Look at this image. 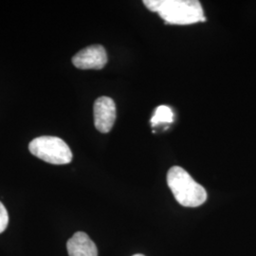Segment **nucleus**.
<instances>
[{"label": "nucleus", "mask_w": 256, "mask_h": 256, "mask_svg": "<svg viewBox=\"0 0 256 256\" xmlns=\"http://www.w3.org/2000/svg\"><path fill=\"white\" fill-rule=\"evenodd\" d=\"M144 4L167 24L191 25L205 21L202 4L196 0H144Z\"/></svg>", "instance_id": "nucleus-1"}, {"label": "nucleus", "mask_w": 256, "mask_h": 256, "mask_svg": "<svg viewBox=\"0 0 256 256\" xmlns=\"http://www.w3.org/2000/svg\"><path fill=\"white\" fill-rule=\"evenodd\" d=\"M167 184L176 200L184 207L196 208L207 200V192L190 174L180 166H173L167 173Z\"/></svg>", "instance_id": "nucleus-2"}, {"label": "nucleus", "mask_w": 256, "mask_h": 256, "mask_svg": "<svg viewBox=\"0 0 256 256\" xmlns=\"http://www.w3.org/2000/svg\"><path fill=\"white\" fill-rule=\"evenodd\" d=\"M28 150L32 155L50 164H68L72 160L70 148L58 137L36 138L30 142Z\"/></svg>", "instance_id": "nucleus-3"}, {"label": "nucleus", "mask_w": 256, "mask_h": 256, "mask_svg": "<svg viewBox=\"0 0 256 256\" xmlns=\"http://www.w3.org/2000/svg\"><path fill=\"white\" fill-rule=\"evenodd\" d=\"M94 124L101 133H108L116 120V106L114 101L106 96L98 98L93 106Z\"/></svg>", "instance_id": "nucleus-4"}, {"label": "nucleus", "mask_w": 256, "mask_h": 256, "mask_svg": "<svg viewBox=\"0 0 256 256\" xmlns=\"http://www.w3.org/2000/svg\"><path fill=\"white\" fill-rule=\"evenodd\" d=\"M72 63L80 70H102L108 63L106 48L101 45L86 46L74 55Z\"/></svg>", "instance_id": "nucleus-5"}, {"label": "nucleus", "mask_w": 256, "mask_h": 256, "mask_svg": "<svg viewBox=\"0 0 256 256\" xmlns=\"http://www.w3.org/2000/svg\"><path fill=\"white\" fill-rule=\"evenodd\" d=\"M70 256H98V248L90 238L84 232H75L66 243Z\"/></svg>", "instance_id": "nucleus-6"}, {"label": "nucleus", "mask_w": 256, "mask_h": 256, "mask_svg": "<svg viewBox=\"0 0 256 256\" xmlns=\"http://www.w3.org/2000/svg\"><path fill=\"white\" fill-rule=\"evenodd\" d=\"M174 120V113L167 106H160L156 110L151 119L152 126H158L162 124H171Z\"/></svg>", "instance_id": "nucleus-7"}, {"label": "nucleus", "mask_w": 256, "mask_h": 256, "mask_svg": "<svg viewBox=\"0 0 256 256\" xmlns=\"http://www.w3.org/2000/svg\"><path fill=\"white\" fill-rule=\"evenodd\" d=\"M9 224V214L3 203L0 202V234L7 229Z\"/></svg>", "instance_id": "nucleus-8"}, {"label": "nucleus", "mask_w": 256, "mask_h": 256, "mask_svg": "<svg viewBox=\"0 0 256 256\" xmlns=\"http://www.w3.org/2000/svg\"><path fill=\"white\" fill-rule=\"evenodd\" d=\"M144 256V254H135V256Z\"/></svg>", "instance_id": "nucleus-9"}]
</instances>
